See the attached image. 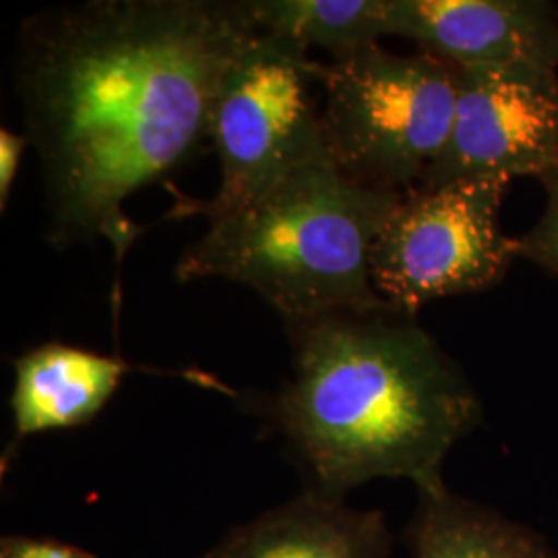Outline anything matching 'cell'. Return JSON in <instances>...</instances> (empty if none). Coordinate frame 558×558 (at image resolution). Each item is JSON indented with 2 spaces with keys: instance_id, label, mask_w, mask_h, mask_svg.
I'll return each mask as SVG.
<instances>
[{
  "instance_id": "6da1fadb",
  "label": "cell",
  "mask_w": 558,
  "mask_h": 558,
  "mask_svg": "<svg viewBox=\"0 0 558 558\" xmlns=\"http://www.w3.org/2000/svg\"><path fill=\"white\" fill-rule=\"evenodd\" d=\"M257 36L248 0H87L21 23L13 83L57 248L104 239L124 259L141 234L124 203L209 141Z\"/></svg>"
},
{
  "instance_id": "7a4b0ae2",
  "label": "cell",
  "mask_w": 558,
  "mask_h": 558,
  "mask_svg": "<svg viewBox=\"0 0 558 558\" xmlns=\"http://www.w3.org/2000/svg\"><path fill=\"white\" fill-rule=\"evenodd\" d=\"M286 329L292 373L271 401V420L308 488L345 499L373 480L405 478L416 490L445 480V459L484 410L416 317L329 313Z\"/></svg>"
},
{
  "instance_id": "3957f363",
  "label": "cell",
  "mask_w": 558,
  "mask_h": 558,
  "mask_svg": "<svg viewBox=\"0 0 558 558\" xmlns=\"http://www.w3.org/2000/svg\"><path fill=\"white\" fill-rule=\"evenodd\" d=\"M401 197L345 177L329 156L304 161L257 199L209 220L174 274L246 286L283 323L393 311L373 283L371 255Z\"/></svg>"
},
{
  "instance_id": "277c9868",
  "label": "cell",
  "mask_w": 558,
  "mask_h": 558,
  "mask_svg": "<svg viewBox=\"0 0 558 558\" xmlns=\"http://www.w3.org/2000/svg\"><path fill=\"white\" fill-rule=\"evenodd\" d=\"M320 133L329 160L360 184L416 189L449 140L458 69L430 54L379 44L320 62Z\"/></svg>"
},
{
  "instance_id": "5b68a950",
  "label": "cell",
  "mask_w": 558,
  "mask_h": 558,
  "mask_svg": "<svg viewBox=\"0 0 558 558\" xmlns=\"http://www.w3.org/2000/svg\"><path fill=\"white\" fill-rule=\"evenodd\" d=\"M320 62L276 36L246 46L221 85L209 143L220 161V186L182 216L221 218L257 199L304 161L327 156L320 108L311 92Z\"/></svg>"
},
{
  "instance_id": "8992f818",
  "label": "cell",
  "mask_w": 558,
  "mask_h": 558,
  "mask_svg": "<svg viewBox=\"0 0 558 558\" xmlns=\"http://www.w3.org/2000/svg\"><path fill=\"white\" fill-rule=\"evenodd\" d=\"M509 184L459 180L403 193L371 255L380 299L401 315L416 317L435 300L499 286L521 259L519 240L500 228Z\"/></svg>"
},
{
  "instance_id": "52a82bcc",
  "label": "cell",
  "mask_w": 558,
  "mask_h": 558,
  "mask_svg": "<svg viewBox=\"0 0 558 558\" xmlns=\"http://www.w3.org/2000/svg\"><path fill=\"white\" fill-rule=\"evenodd\" d=\"M558 168V73L458 69L449 140L418 186L542 179Z\"/></svg>"
},
{
  "instance_id": "ba28073f",
  "label": "cell",
  "mask_w": 558,
  "mask_h": 558,
  "mask_svg": "<svg viewBox=\"0 0 558 558\" xmlns=\"http://www.w3.org/2000/svg\"><path fill=\"white\" fill-rule=\"evenodd\" d=\"M391 36L456 69L558 73V11L546 0H389Z\"/></svg>"
},
{
  "instance_id": "9c48e42d",
  "label": "cell",
  "mask_w": 558,
  "mask_h": 558,
  "mask_svg": "<svg viewBox=\"0 0 558 558\" xmlns=\"http://www.w3.org/2000/svg\"><path fill=\"white\" fill-rule=\"evenodd\" d=\"M380 511L354 509L313 488L234 527L199 558H391Z\"/></svg>"
},
{
  "instance_id": "30bf717a",
  "label": "cell",
  "mask_w": 558,
  "mask_h": 558,
  "mask_svg": "<svg viewBox=\"0 0 558 558\" xmlns=\"http://www.w3.org/2000/svg\"><path fill=\"white\" fill-rule=\"evenodd\" d=\"M126 373L129 364L119 356L59 341L21 354L11 396L15 440L96 418Z\"/></svg>"
},
{
  "instance_id": "8fae6325",
  "label": "cell",
  "mask_w": 558,
  "mask_h": 558,
  "mask_svg": "<svg viewBox=\"0 0 558 558\" xmlns=\"http://www.w3.org/2000/svg\"><path fill=\"white\" fill-rule=\"evenodd\" d=\"M416 493L403 538L414 558H558L534 530L461 497L445 480Z\"/></svg>"
},
{
  "instance_id": "7c38bea8",
  "label": "cell",
  "mask_w": 558,
  "mask_h": 558,
  "mask_svg": "<svg viewBox=\"0 0 558 558\" xmlns=\"http://www.w3.org/2000/svg\"><path fill=\"white\" fill-rule=\"evenodd\" d=\"M260 34L331 60L391 36L389 0H248Z\"/></svg>"
},
{
  "instance_id": "4fadbf2b",
  "label": "cell",
  "mask_w": 558,
  "mask_h": 558,
  "mask_svg": "<svg viewBox=\"0 0 558 558\" xmlns=\"http://www.w3.org/2000/svg\"><path fill=\"white\" fill-rule=\"evenodd\" d=\"M539 182L546 191V207L534 228L519 236V253L521 259L532 260L558 278V168Z\"/></svg>"
},
{
  "instance_id": "5bb4252c",
  "label": "cell",
  "mask_w": 558,
  "mask_h": 558,
  "mask_svg": "<svg viewBox=\"0 0 558 558\" xmlns=\"http://www.w3.org/2000/svg\"><path fill=\"white\" fill-rule=\"evenodd\" d=\"M29 141L23 133L0 129V209L4 211L20 172L21 158Z\"/></svg>"
},
{
  "instance_id": "9a60e30c",
  "label": "cell",
  "mask_w": 558,
  "mask_h": 558,
  "mask_svg": "<svg viewBox=\"0 0 558 558\" xmlns=\"http://www.w3.org/2000/svg\"><path fill=\"white\" fill-rule=\"evenodd\" d=\"M0 558H94L57 539L4 538Z\"/></svg>"
}]
</instances>
